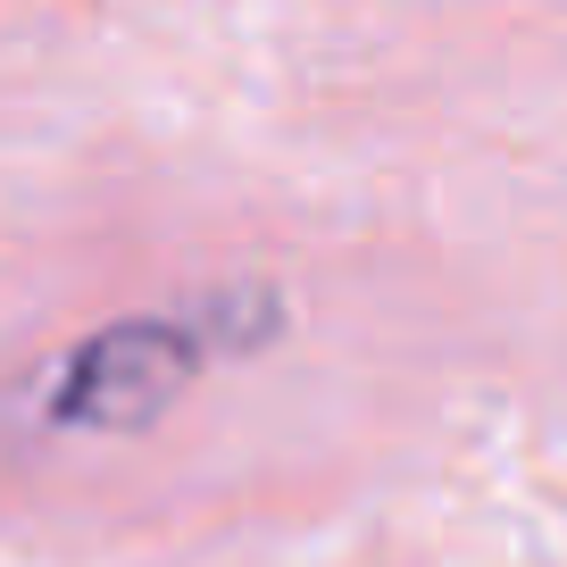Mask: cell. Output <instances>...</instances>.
Wrapping results in <instances>:
<instances>
[{
  "label": "cell",
  "mask_w": 567,
  "mask_h": 567,
  "mask_svg": "<svg viewBox=\"0 0 567 567\" xmlns=\"http://www.w3.org/2000/svg\"><path fill=\"white\" fill-rule=\"evenodd\" d=\"M217 351H226V334H217V326H193V318H125V326H101V334L59 368L51 417L59 425H101V434L151 425Z\"/></svg>",
  "instance_id": "obj_1"
}]
</instances>
